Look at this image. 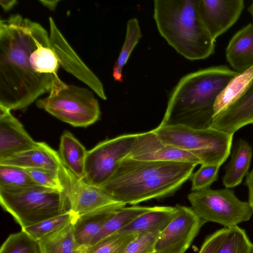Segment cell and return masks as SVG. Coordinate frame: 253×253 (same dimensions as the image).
<instances>
[{
    "label": "cell",
    "instance_id": "cell-30",
    "mask_svg": "<svg viewBox=\"0 0 253 253\" xmlns=\"http://www.w3.org/2000/svg\"><path fill=\"white\" fill-rule=\"evenodd\" d=\"M0 253H41L38 241L26 232L10 234L2 244Z\"/></svg>",
    "mask_w": 253,
    "mask_h": 253
},
{
    "label": "cell",
    "instance_id": "cell-37",
    "mask_svg": "<svg viewBox=\"0 0 253 253\" xmlns=\"http://www.w3.org/2000/svg\"><path fill=\"white\" fill-rule=\"evenodd\" d=\"M17 1L15 0H0V3L3 9L5 11L11 9L16 4Z\"/></svg>",
    "mask_w": 253,
    "mask_h": 253
},
{
    "label": "cell",
    "instance_id": "cell-20",
    "mask_svg": "<svg viewBox=\"0 0 253 253\" xmlns=\"http://www.w3.org/2000/svg\"><path fill=\"white\" fill-rule=\"evenodd\" d=\"M175 207L156 206L140 214L116 233L142 234L163 231L176 214Z\"/></svg>",
    "mask_w": 253,
    "mask_h": 253
},
{
    "label": "cell",
    "instance_id": "cell-34",
    "mask_svg": "<svg viewBox=\"0 0 253 253\" xmlns=\"http://www.w3.org/2000/svg\"><path fill=\"white\" fill-rule=\"evenodd\" d=\"M25 169L39 186L63 192V187L58 173L42 169Z\"/></svg>",
    "mask_w": 253,
    "mask_h": 253
},
{
    "label": "cell",
    "instance_id": "cell-17",
    "mask_svg": "<svg viewBox=\"0 0 253 253\" xmlns=\"http://www.w3.org/2000/svg\"><path fill=\"white\" fill-rule=\"evenodd\" d=\"M126 205L117 203L78 216L73 224V234L77 242L84 248L90 247L114 212Z\"/></svg>",
    "mask_w": 253,
    "mask_h": 253
},
{
    "label": "cell",
    "instance_id": "cell-39",
    "mask_svg": "<svg viewBox=\"0 0 253 253\" xmlns=\"http://www.w3.org/2000/svg\"><path fill=\"white\" fill-rule=\"evenodd\" d=\"M248 11H249V13H250L251 15L252 16V18L253 19V1L252 2V3L249 6Z\"/></svg>",
    "mask_w": 253,
    "mask_h": 253
},
{
    "label": "cell",
    "instance_id": "cell-13",
    "mask_svg": "<svg viewBox=\"0 0 253 253\" xmlns=\"http://www.w3.org/2000/svg\"><path fill=\"white\" fill-rule=\"evenodd\" d=\"M127 157L140 161L180 162L201 165L199 160L189 152L162 141L153 130L137 133Z\"/></svg>",
    "mask_w": 253,
    "mask_h": 253
},
{
    "label": "cell",
    "instance_id": "cell-10",
    "mask_svg": "<svg viewBox=\"0 0 253 253\" xmlns=\"http://www.w3.org/2000/svg\"><path fill=\"white\" fill-rule=\"evenodd\" d=\"M175 207L176 214L161 232L154 253H185L203 225L190 207Z\"/></svg>",
    "mask_w": 253,
    "mask_h": 253
},
{
    "label": "cell",
    "instance_id": "cell-5",
    "mask_svg": "<svg viewBox=\"0 0 253 253\" xmlns=\"http://www.w3.org/2000/svg\"><path fill=\"white\" fill-rule=\"evenodd\" d=\"M0 203L22 229L70 210L63 192L41 186L0 187Z\"/></svg>",
    "mask_w": 253,
    "mask_h": 253
},
{
    "label": "cell",
    "instance_id": "cell-22",
    "mask_svg": "<svg viewBox=\"0 0 253 253\" xmlns=\"http://www.w3.org/2000/svg\"><path fill=\"white\" fill-rule=\"evenodd\" d=\"M87 151L69 131L61 135L59 155L63 165L80 179L84 177L85 159Z\"/></svg>",
    "mask_w": 253,
    "mask_h": 253
},
{
    "label": "cell",
    "instance_id": "cell-4",
    "mask_svg": "<svg viewBox=\"0 0 253 253\" xmlns=\"http://www.w3.org/2000/svg\"><path fill=\"white\" fill-rule=\"evenodd\" d=\"M198 0H155L153 17L162 37L190 60L205 59L214 52L215 41L205 26Z\"/></svg>",
    "mask_w": 253,
    "mask_h": 253
},
{
    "label": "cell",
    "instance_id": "cell-23",
    "mask_svg": "<svg viewBox=\"0 0 253 253\" xmlns=\"http://www.w3.org/2000/svg\"><path fill=\"white\" fill-rule=\"evenodd\" d=\"M38 243L41 253H85L87 249L76 241L73 223L46 235Z\"/></svg>",
    "mask_w": 253,
    "mask_h": 253
},
{
    "label": "cell",
    "instance_id": "cell-40",
    "mask_svg": "<svg viewBox=\"0 0 253 253\" xmlns=\"http://www.w3.org/2000/svg\"><path fill=\"white\" fill-rule=\"evenodd\" d=\"M250 253H253V249H252V251H251Z\"/></svg>",
    "mask_w": 253,
    "mask_h": 253
},
{
    "label": "cell",
    "instance_id": "cell-35",
    "mask_svg": "<svg viewBox=\"0 0 253 253\" xmlns=\"http://www.w3.org/2000/svg\"><path fill=\"white\" fill-rule=\"evenodd\" d=\"M228 230L223 227L207 236L198 253H216Z\"/></svg>",
    "mask_w": 253,
    "mask_h": 253
},
{
    "label": "cell",
    "instance_id": "cell-16",
    "mask_svg": "<svg viewBox=\"0 0 253 253\" xmlns=\"http://www.w3.org/2000/svg\"><path fill=\"white\" fill-rule=\"evenodd\" d=\"M253 124V81L242 95L221 115L213 120L211 127L234 134Z\"/></svg>",
    "mask_w": 253,
    "mask_h": 253
},
{
    "label": "cell",
    "instance_id": "cell-24",
    "mask_svg": "<svg viewBox=\"0 0 253 253\" xmlns=\"http://www.w3.org/2000/svg\"><path fill=\"white\" fill-rule=\"evenodd\" d=\"M253 81V66L234 77L215 101L213 121L225 111L242 95Z\"/></svg>",
    "mask_w": 253,
    "mask_h": 253
},
{
    "label": "cell",
    "instance_id": "cell-3",
    "mask_svg": "<svg viewBox=\"0 0 253 253\" xmlns=\"http://www.w3.org/2000/svg\"><path fill=\"white\" fill-rule=\"evenodd\" d=\"M238 74L226 65H219L185 75L170 93L159 126L210 127L217 97Z\"/></svg>",
    "mask_w": 253,
    "mask_h": 253
},
{
    "label": "cell",
    "instance_id": "cell-32",
    "mask_svg": "<svg viewBox=\"0 0 253 253\" xmlns=\"http://www.w3.org/2000/svg\"><path fill=\"white\" fill-rule=\"evenodd\" d=\"M220 166L217 165L203 164L191 178V191L202 190L208 188L218 178Z\"/></svg>",
    "mask_w": 253,
    "mask_h": 253
},
{
    "label": "cell",
    "instance_id": "cell-38",
    "mask_svg": "<svg viewBox=\"0 0 253 253\" xmlns=\"http://www.w3.org/2000/svg\"><path fill=\"white\" fill-rule=\"evenodd\" d=\"M39 1L50 10L53 11L55 9L59 0H40Z\"/></svg>",
    "mask_w": 253,
    "mask_h": 253
},
{
    "label": "cell",
    "instance_id": "cell-8",
    "mask_svg": "<svg viewBox=\"0 0 253 253\" xmlns=\"http://www.w3.org/2000/svg\"><path fill=\"white\" fill-rule=\"evenodd\" d=\"M187 198L203 225L211 222L230 228L249 220L253 214L248 202L239 199L229 188L191 191Z\"/></svg>",
    "mask_w": 253,
    "mask_h": 253
},
{
    "label": "cell",
    "instance_id": "cell-28",
    "mask_svg": "<svg viewBox=\"0 0 253 253\" xmlns=\"http://www.w3.org/2000/svg\"><path fill=\"white\" fill-rule=\"evenodd\" d=\"M253 248L246 231L236 226L229 228L216 253H250Z\"/></svg>",
    "mask_w": 253,
    "mask_h": 253
},
{
    "label": "cell",
    "instance_id": "cell-27",
    "mask_svg": "<svg viewBox=\"0 0 253 253\" xmlns=\"http://www.w3.org/2000/svg\"><path fill=\"white\" fill-rule=\"evenodd\" d=\"M78 215L69 210L68 211L45 219L21 230L39 241L46 235L59 230L70 223H74Z\"/></svg>",
    "mask_w": 253,
    "mask_h": 253
},
{
    "label": "cell",
    "instance_id": "cell-9",
    "mask_svg": "<svg viewBox=\"0 0 253 253\" xmlns=\"http://www.w3.org/2000/svg\"><path fill=\"white\" fill-rule=\"evenodd\" d=\"M137 134H126L106 139L87 151L84 181L99 188L105 184L119 164L129 155Z\"/></svg>",
    "mask_w": 253,
    "mask_h": 253
},
{
    "label": "cell",
    "instance_id": "cell-36",
    "mask_svg": "<svg viewBox=\"0 0 253 253\" xmlns=\"http://www.w3.org/2000/svg\"><path fill=\"white\" fill-rule=\"evenodd\" d=\"M245 185L248 190V203L253 214V169L248 174Z\"/></svg>",
    "mask_w": 253,
    "mask_h": 253
},
{
    "label": "cell",
    "instance_id": "cell-6",
    "mask_svg": "<svg viewBox=\"0 0 253 253\" xmlns=\"http://www.w3.org/2000/svg\"><path fill=\"white\" fill-rule=\"evenodd\" d=\"M153 130L162 141L193 155L201 165L220 166L230 154L234 135L211 127L194 129L181 126H159Z\"/></svg>",
    "mask_w": 253,
    "mask_h": 253
},
{
    "label": "cell",
    "instance_id": "cell-14",
    "mask_svg": "<svg viewBox=\"0 0 253 253\" xmlns=\"http://www.w3.org/2000/svg\"><path fill=\"white\" fill-rule=\"evenodd\" d=\"M244 7L243 0H198V1L201 18L215 41L237 22Z\"/></svg>",
    "mask_w": 253,
    "mask_h": 253
},
{
    "label": "cell",
    "instance_id": "cell-15",
    "mask_svg": "<svg viewBox=\"0 0 253 253\" xmlns=\"http://www.w3.org/2000/svg\"><path fill=\"white\" fill-rule=\"evenodd\" d=\"M38 144L10 110L0 107V162L34 149Z\"/></svg>",
    "mask_w": 253,
    "mask_h": 253
},
{
    "label": "cell",
    "instance_id": "cell-2",
    "mask_svg": "<svg viewBox=\"0 0 253 253\" xmlns=\"http://www.w3.org/2000/svg\"><path fill=\"white\" fill-rule=\"evenodd\" d=\"M197 165L126 157L100 188L114 201L135 205L171 196L189 178Z\"/></svg>",
    "mask_w": 253,
    "mask_h": 253
},
{
    "label": "cell",
    "instance_id": "cell-26",
    "mask_svg": "<svg viewBox=\"0 0 253 253\" xmlns=\"http://www.w3.org/2000/svg\"><path fill=\"white\" fill-rule=\"evenodd\" d=\"M141 36V32L137 19L133 18L129 19L126 24V35L124 44L113 66V77L115 81L123 82V69Z\"/></svg>",
    "mask_w": 253,
    "mask_h": 253
},
{
    "label": "cell",
    "instance_id": "cell-25",
    "mask_svg": "<svg viewBox=\"0 0 253 253\" xmlns=\"http://www.w3.org/2000/svg\"><path fill=\"white\" fill-rule=\"evenodd\" d=\"M152 207H149L134 206L129 207H124L117 210L104 225L91 246L117 233L130 223L140 214L148 211Z\"/></svg>",
    "mask_w": 253,
    "mask_h": 253
},
{
    "label": "cell",
    "instance_id": "cell-18",
    "mask_svg": "<svg viewBox=\"0 0 253 253\" xmlns=\"http://www.w3.org/2000/svg\"><path fill=\"white\" fill-rule=\"evenodd\" d=\"M61 163L58 152L46 143L39 142L37 147L14 155L0 162V164L25 169H42L58 173Z\"/></svg>",
    "mask_w": 253,
    "mask_h": 253
},
{
    "label": "cell",
    "instance_id": "cell-29",
    "mask_svg": "<svg viewBox=\"0 0 253 253\" xmlns=\"http://www.w3.org/2000/svg\"><path fill=\"white\" fill-rule=\"evenodd\" d=\"M39 186L22 168L0 164V187L26 188Z\"/></svg>",
    "mask_w": 253,
    "mask_h": 253
},
{
    "label": "cell",
    "instance_id": "cell-11",
    "mask_svg": "<svg viewBox=\"0 0 253 253\" xmlns=\"http://www.w3.org/2000/svg\"><path fill=\"white\" fill-rule=\"evenodd\" d=\"M58 175L63 187L70 210L79 216L119 202L114 201L100 188L79 178L62 163Z\"/></svg>",
    "mask_w": 253,
    "mask_h": 253
},
{
    "label": "cell",
    "instance_id": "cell-31",
    "mask_svg": "<svg viewBox=\"0 0 253 253\" xmlns=\"http://www.w3.org/2000/svg\"><path fill=\"white\" fill-rule=\"evenodd\" d=\"M138 235L115 233L88 248L85 253H122Z\"/></svg>",
    "mask_w": 253,
    "mask_h": 253
},
{
    "label": "cell",
    "instance_id": "cell-19",
    "mask_svg": "<svg viewBox=\"0 0 253 253\" xmlns=\"http://www.w3.org/2000/svg\"><path fill=\"white\" fill-rule=\"evenodd\" d=\"M225 56L233 70L238 73L253 66V23L233 36L227 46Z\"/></svg>",
    "mask_w": 253,
    "mask_h": 253
},
{
    "label": "cell",
    "instance_id": "cell-21",
    "mask_svg": "<svg viewBox=\"0 0 253 253\" xmlns=\"http://www.w3.org/2000/svg\"><path fill=\"white\" fill-rule=\"evenodd\" d=\"M253 154L252 147L246 140L241 139L236 143L222 179L225 188H234L241 183L248 172Z\"/></svg>",
    "mask_w": 253,
    "mask_h": 253
},
{
    "label": "cell",
    "instance_id": "cell-1",
    "mask_svg": "<svg viewBox=\"0 0 253 253\" xmlns=\"http://www.w3.org/2000/svg\"><path fill=\"white\" fill-rule=\"evenodd\" d=\"M60 66L49 35L20 14L0 21V107L24 111L49 92Z\"/></svg>",
    "mask_w": 253,
    "mask_h": 253
},
{
    "label": "cell",
    "instance_id": "cell-7",
    "mask_svg": "<svg viewBox=\"0 0 253 253\" xmlns=\"http://www.w3.org/2000/svg\"><path fill=\"white\" fill-rule=\"evenodd\" d=\"M37 107L75 127H87L97 121L101 112L98 100L87 88L67 84L59 78L48 96L39 99Z\"/></svg>",
    "mask_w": 253,
    "mask_h": 253
},
{
    "label": "cell",
    "instance_id": "cell-33",
    "mask_svg": "<svg viewBox=\"0 0 253 253\" xmlns=\"http://www.w3.org/2000/svg\"><path fill=\"white\" fill-rule=\"evenodd\" d=\"M160 231L138 234L122 253H154L155 245Z\"/></svg>",
    "mask_w": 253,
    "mask_h": 253
},
{
    "label": "cell",
    "instance_id": "cell-12",
    "mask_svg": "<svg viewBox=\"0 0 253 253\" xmlns=\"http://www.w3.org/2000/svg\"><path fill=\"white\" fill-rule=\"evenodd\" d=\"M49 23L50 44L60 65L87 84L101 98L106 100L101 82L71 46L51 17L49 18Z\"/></svg>",
    "mask_w": 253,
    "mask_h": 253
}]
</instances>
